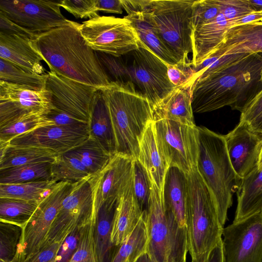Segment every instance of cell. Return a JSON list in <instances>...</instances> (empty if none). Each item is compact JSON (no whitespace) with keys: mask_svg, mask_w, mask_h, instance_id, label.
<instances>
[{"mask_svg":"<svg viewBox=\"0 0 262 262\" xmlns=\"http://www.w3.org/2000/svg\"><path fill=\"white\" fill-rule=\"evenodd\" d=\"M80 24L72 21L37 35L33 45L50 71L98 89L110 81L96 52L87 43L79 30Z\"/></svg>","mask_w":262,"mask_h":262,"instance_id":"obj_1","label":"cell"},{"mask_svg":"<svg viewBox=\"0 0 262 262\" xmlns=\"http://www.w3.org/2000/svg\"><path fill=\"white\" fill-rule=\"evenodd\" d=\"M261 69L262 55L255 54L195 81L191 89L193 112H209L226 106L241 112L260 90Z\"/></svg>","mask_w":262,"mask_h":262,"instance_id":"obj_2","label":"cell"},{"mask_svg":"<svg viewBox=\"0 0 262 262\" xmlns=\"http://www.w3.org/2000/svg\"><path fill=\"white\" fill-rule=\"evenodd\" d=\"M100 89L110 113L116 154L138 160L140 141L153 121L152 104L131 82H112Z\"/></svg>","mask_w":262,"mask_h":262,"instance_id":"obj_3","label":"cell"},{"mask_svg":"<svg viewBox=\"0 0 262 262\" xmlns=\"http://www.w3.org/2000/svg\"><path fill=\"white\" fill-rule=\"evenodd\" d=\"M185 230L191 262H207L212 250L222 240L215 202L196 167L186 174Z\"/></svg>","mask_w":262,"mask_h":262,"instance_id":"obj_4","label":"cell"},{"mask_svg":"<svg viewBox=\"0 0 262 262\" xmlns=\"http://www.w3.org/2000/svg\"><path fill=\"white\" fill-rule=\"evenodd\" d=\"M198 156L196 168L214 199L221 224L227 220L228 210L241 179L234 171L228 155L224 135L205 127L197 126Z\"/></svg>","mask_w":262,"mask_h":262,"instance_id":"obj_5","label":"cell"},{"mask_svg":"<svg viewBox=\"0 0 262 262\" xmlns=\"http://www.w3.org/2000/svg\"><path fill=\"white\" fill-rule=\"evenodd\" d=\"M150 181L147 254L152 262H186L188 251L185 228L180 226L173 212L165 205L162 191Z\"/></svg>","mask_w":262,"mask_h":262,"instance_id":"obj_6","label":"cell"},{"mask_svg":"<svg viewBox=\"0 0 262 262\" xmlns=\"http://www.w3.org/2000/svg\"><path fill=\"white\" fill-rule=\"evenodd\" d=\"M195 0H150L148 9L163 42L178 62L191 61Z\"/></svg>","mask_w":262,"mask_h":262,"instance_id":"obj_7","label":"cell"},{"mask_svg":"<svg viewBox=\"0 0 262 262\" xmlns=\"http://www.w3.org/2000/svg\"><path fill=\"white\" fill-rule=\"evenodd\" d=\"M129 54L128 61L122 60L121 82H132L153 107L176 87L169 79L167 64L143 44Z\"/></svg>","mask_w":262,"mask_h":262,"instance_id":"obj_8","label":"cell"},{"mask_svg":"<svg viewBox=\"0 0 262 262\" xmlns=\"http://www.w3.org/2000/svg\"><path fill=\"white\" fill-rule=\"evenodd\" d=\"M79 30L93 50L116 57L143 45L131 22L125 17L99 15L80 24Z\"/></svg>","mask_w":262,"mask_h":262,"instance_id":"obj_9","label":"cell"},{"mask_svg":"<svg viewBox=\"0 0 262 262\" xmlns=\"http://www.w3.org/2000/svg\"><path fill=\"white\" fill-rule=\"evenodd\" d=\"M73 187L72 183L59 182L40 202L29 219L20 227V234L11 262H23L38 251L45 241L63 200Z\"/></svg>","mask_w":262,"mask_h":262,"instance_id":"obj_10","label":"cell"},{"mask_svg":"<svg viewBox=\"0 0 262 262\" xmlns=\"http://www.w3.org/2000/svg\"><path fill=\"white\" fill-rule=\"evenodd\" d=\"M154 124L159 150L168 166L177 167L186 174L196 167L197 126L167 119L154 121Z\"/></svg>","mask_w":262,"mask_h":262,"instance_id":"obj_11","label":"cell"},{"mask_svg":"<svg viewBox=\"0 0 262 262\" xmlns=\"http://www.w3.org/2000/svg\"><path fill=\"white\" fill-rule=\"evenodd\" d=\"M60 1L0 0V13L36 36L68 25L60 10Z\"/></svg>","mask_w":262,"mask_h":262,"instance_id":"obj_12","label":"cell"},{"mask_svg":"<svg viewBox=\"0 0 262 262\" xmlns=\"http://www.w3.org/2000/svg\"><path fill=\"white\" fill-rule=\"evenodd\" d=\"M89 177L73 183L72 190L63 200L45 241L63 243L95 215Z\"/></svg>","mask_w":262,"mask_h":262,"instance_id":"obj_13","label":"cell"},{"mask_svg":"<svg viewBox=\"0 0 262 262\" xmlns=\"http://www.w3.org/2000/svg\"><path fill=\"white\" fill-rule=\"evenodd\" d=\"M225 262H262V212L222 231Z\"/></svg>","mask_w":262,"mask_h":262,"instance_id":"obj_14","label":"cell"},{"mask_svg":"<svg viewBox=\"0 0 262 262\" xmlns=\"http://www.w3.org/2000/svg\"><path fill=\"white\" fill-rule=\"evenodd\" d=\"M46 89L51 94L53 106L89 123L95 94L99 89L66 78L50 71Z\"/></svg>","mask_w":262,"mask_h":262,"instance_id":"obj_15","label":"cell"},{"mask_svg":"<svg viewBox=\"0 0 262 262\" xmlns=\"http://www.w3.org/2000/svg\"><path fill=\"white\" fill-rule=\"evenodd\" d=\"M53 106L45 90L0 80V128L32 113L46 114Z\"/></svg>","mask_w":262,"mask_h":262,"instance_id":"obj_16","label":"cell"},{"mask_svg":"<svg viewBox=\"0 0 262 262\" xmlns=\"http://www.w3.org/2000/svg\"><path fill=\"white\" fill-rule=\"evenodd\" d=\"M133 163L132 158L115 154L103 169L89 177L96 216L104 201L111 198H121L132 187Z\"/></svg>","mask_w":262,"mask_h":262,"instance_id":"obj_17","label":"cell"},{"mask_svg":"<svg viewBox=\"0 0 262 262\" xmlns=\"http://www.w3.org/2000/svg\"><path fill=\"white\" fill-rule=\"evenodd\" d=\"M224 137L231 164L241 179L258 169L262 151V133L239 121Z\"/></svg>","mask_w":262,"mask_h":262,"instance_id":"obj_18","label":"cell"},{"mask_svg":"<svg viewBox=\"0 0 262 262\" xmlns=\"http://www.w3.org/2000/svg\"><path fill=\"white\" fill-rule=\"evenodd\" d=\"M89 137L88 131L53 124L18 136L11 140L9 144L13 146L43 148L59 155L74 149Z\"/></svg>","mask_w":262,"mask_h":262,"instance_id":"obj_19","label":"cell"},{"mask_svg":"<svg viewBox=\"0 0 262 262\" xmlns=\"http://www.w3.org/2000/svg\"><path fill=\"white\" fill-rule=\"evenodd\" d=\"M32 39L15 34L0 33V58L25 70L46 74L42 58L33 45Z\"/></svg>","mask_w":262,"mask_h":262,"instance_id":"obj_20","label":"cell"},{"mask_svg":"<svg viewBox=\"0 0 262 262\" xmlns=\"http://www.w3.org/2000/svg\"><path fill=\"white\" fill-rule=\"evenodd\" d=\"M193 85L188 83L176 87L160 102L152 107L153 121L161 119L172 120L195 127L191 106V89Z\"/></svg>","mask_w":262,"mask_h":262,"instance_id":"obj_21","label":"cell"},{"mask_svg":"<svg viewBox=\"0 0 262 262\" xmlns=\"http://www.w3.org/2000/svg\"><path fill=\"white\" fill-rule=\"evenodd\" d=\"M213 53L223 55L261 54L262 24L250 23L230 28Z\"/></svg>","mask_w":262,"mask_h":262,"instance_id":"obj_22","label":"cell"},{"mask_svg":"<svg viewBox=\"0 0 262 262\" xmlns=\"http://www.w3.org/2000/svg\"><path fill=\"white\" fill-rule=\"evenodd\" d=\"M230 27L229 21L220 12L215 18L193 30L191 60L193 67L202 62L219 47Z\"/></svg>","mask_w":262,"mask_h":262,"instance_id":"obj_23","label":"cell"},{"mask_svg":"<svg viewBox=\"0 0 262 262\" xmlns=\"http://www.w3.org/2000/svg\"><path fill=\"white\" fill-rule=\"evenodd\" d=\"M148 7L124 17L131 22L140 41L149 50L167 65L177 63L178 60L162 39Z\"/></svg>","mask_w":262,"mask_h":262,"instance_id":"obj_24","label":"cell"},{"mask_svg":"<svg viewBox=\"0 0 262 262\" xmlns=\"http://www.w3.org/2000/svg\"><path fill=\"white\" fill-rule=\"evenodd\" d=\"M138 160L146 169L150 179L162 191L169 166L159 150L154 121L149 123L140 141Z\"/></svg>","mask_w":262,"mask_h":262,"instance_id":"obj_25","label":"cell"},{"mask_svg":"<svg viewBox=\"0 0 262 262\" xmlns=\"http://www.w3.org/2000/svg\"><path fill=\"white\" fill-rule=\"evenodd\" d=\"M187 185L186 174L177 167H169L162 191L163 201L165 205L173 212L183 228H185Z\"/></svg>","mask_w":262,"mask_h":262,"instance_id":"obj_26","label":"cell"},{"mask_svg":"<svg viewBox=\"0 0 262 262\" xmlns=\"http://www.w3.org/2000/svg\"><path fill=\"white\" fill-rule=\"evenodd\" d=\"M236 194L237 203L233 222L262 212V169H257L242 179Z\"/></svg>","mask_w":262,"mask_h":262,"instance_id":"obj_27","label":"cell"},{"mask_svg":"<svg viewBox=\"0 0 262 262\" xmlns=\"http://www.w3.org/2000/svg\"><path fill=\"white\" fill-rule=\"evenodd\" d=\"M142 212L134 196L132 185L120 198L116 210L111 236L113 245L119 246L125 241L136 226Z\"/></svg>","mask_w":262,"mask_h":262,"instance_id":"obj_28","label":"cell"},{"mask_svg":"<svg viewBox=\"0 0 262 262\" xmlns=\"http://www.w3.org/2000/svg\"><path fill=\"white\" fill-rule=\"evenodd\" d=\"M89 126L90 137L96 140L111 154H115V141L112 122L100 89L96 91L94 96Z\"/></svg>","mask_w":262,"mask_h":262,"instance_id":"obj_29","label":"cell"},{"mask_svg":"<svg viewBox=\"0 0 262 262\" xmlns=\"http://www.w3.org/2000/svg\"><path fill=\"white\" fill-rule=\"evenodd\" d=\"M58 156L43 148L13 146L0 141V170L33 163H52Z\"/></svg>","mask_w":262,"mask_h":262,"instance_id":"obj_30","label":"cell"},{"mask_svg":"<svg viewBox=\"0 0 262 262\" xmlns=\"http://www.w3.org/2000/svg\"><path fill=\"white\" fill-rule=\"evenodd\" d=\"M120 198L104 201L96 213L95 240L99 262H107L113 246L111 236L116 210Z\"/></svg>","mask_w":262,"mask_h":262,"instance_id":"obj_31","label":"cell"},{"mask_svg":"<svg viewBox=\"0 0 262 262\" xmlns=\"http://www.w3.org/2000/svg\"><path fill=\"white\" fill-rule=\"evenodd\" d=\"M148 242L147 212L143 211L136 226L119 246L110 262H137L147 253Z\"/></svg>","mask_w":262,"mask_h":262,"instance_id":"obj_32","label":"cell"},{"mask_svg":"<svg viewBox=\"0 0 262 262\" xmlns=\"http://www.w3.org/2000/svg\"><path fill=\"white\" fill-rule=\"evenodd\" d=\"M58 182L53 180L19 184H0V198H10L40 202Z\"/></svg>","mask_w":262,"mask_h":262,"instance_id":"obj_33","label":"cell"},{"mask_svg":"<svg viewBox=\"0 0 262 262\" xmlns=\"http://www.w3.org/2000/svg\"><path fill=\"white\" fill-rule=\"evenodd\" d=\"M52 179L57 182L76 183L91 176L88 169L72 151L58 155L51 165Z\"/></svg>","mask_w":262,"mask_h":262,"instance_id":"obj_34","label":"cell"},{"mask_svg":"<svg viewBox=\"0 0 262 262\" xmlns=\"http://www.w3.org/2000/svg\"><path fill=\"white\" fill-rule=\"evenodd\" d=\"M51 165V162H41L1 170L0 184H19L52 180Z\"/></svg>","mask_w":262,"mask_h":262,"instance_id":"obj_35","label":"cell"},{"mask_svg":"<svg viewBox=\"0 0 262 262\" xmlns=\"http://www.w3.org/2000/svg\"><path fill=\"white\" fill-rule=\"evenodd\" d=\"M71 151L79 159L91 175L103 169L114 155L90 137Z\"/></svg>","mask_w":262,"mask_h":262,"instance_id":"obj_36","label":"cell"},{"mask_svg":"<svg viewBox=\"0 0 262 262\" xmlns=\"http://www.w3.org/2000/svg\"><path fill=\"white\" fill-rule=\"evenodd\" d=\"M48 74H38L25 70L0 58V80L40 91L46 89Z\"/></svg>","mask_w":262,"mask_h":262,"instance_id":"obj_37","label":"cell"},{"mask_svg":"<svg viewBox=\"0 0 262 262\" xmlns=\"http://www.w3.org/2000/svg\"><path fill=\"white\" fill-rule=\"evenodd\" d=\"M40 203L15 199L0 198L1 222L14 224L20 227L29 219Z\"/></svg>","mask_w":262,"mask_h":262,"instance_id":"obj_38","label":"cell"},{"mask_svg":"<svg viewBox=\"0 0 262 262\" xmlns=\"http://www.w3.org/2000/svg\"><path fill=\"white\" fill-rule=\"evenodd\" d=\"M43 113L25 115L14 122L0 128V141L10 142L15 137L40 127L54 124Z\"/></svg>","mask_w":262,"mask_h":262,"instance_id":"obj_39","label":"cell"},{"mask_svg":"<svg viewBox=\"0 0 262 262\" xmlns=\"http://www.w3.org/2000/svg\"><path fill=\"white\" fill-rule=\"evenodd\" d=\"M95 215L79 228L77 248L72 258L77 262H99L95 240Z\"/></svg>","mask_w":262,"mask_h":262,"instance_id":"obj_40","label":"cell"},{"mask_svg":"<svg viewBox=\"0 0 262 262\" xmlns=\"http://www.w3.org/2000/svg\"><path fill=\"white\" fill-rule=\"evenodd\" d=\"M250 55L239 54L223 55L213 53L200 64L193 67L194 75L191 81L194 84L196 81L239 62Z\"/></svg>","mask_w":262,"mask_h":262,"instance_id":"obj_41","label":"cell"},{"mask_svg":"<svg viewBox=\"0 0 262 262\" xmlns=\"http://www.w3.org/2000/svg\"><path fill=\"white\" fill-rule=\"evenodd\" d=\"M151 184L145 168L138 160H134L133 191L142 212L148 210L151 196Z\"/></svg>","mask_w":262,"mask_h":262,"instance_id":"obj_42","label":"cell"},{"mask_svg":"<svg viewBox=\"0 0 262 262\" xmlns=\"http://www.w3.org/2000/svg\"><path fill=\"white\" fill-rule=\"evenodd\" d=\"M220 13L216 0L195 1L192 14L193 30L214 19Z\"/></svg>","mask_w":262,"mask_h":262,"instance_id":"obj_43","label":"cell"},{"mask_svg":"<svg viewBox=\"0 0 262 262\" xmlns=\"http://www.w3.org/2000/svg\"><path fill=\"white\" fill-rule=\"evenodd\" d=\"M97 0H63L59 5L76 18L90 19L99 16Z\"/></svg>","mask_w":262,"mask_h":262,"instance_id":"obj_44","label":"cell"},{"mask_svg":"<svg viewBox=\"0 0 262 262\" xmlns=\"http://www.w3.org/2000/svg\"><path fill=\"white\" fill-rule=\"evenodd\" d=\"M222 12L230 21L256 11L249 0H216Z\"/></svg>","mask_w":262,"mask_h":262,"instance_id":"obj_45","label":"cell"},{"mask_svg":"<svg viewBox=\"0 0 262 262\" xmlns=\"http://www.w3.org/2000/svg\"><path fill=\"white\" fill-rule=\"evenodd\" d=\"M167 67L169 79L176 87L188 83L194 77V71L191 61H180L174 64H167Z\"/></svg>","mask_w":262,"mask_h":262,"instance_id":"obj_46","label":"cell"},{"mask_svg":"<svg viewBox=\"0 0 262 262\" xmlns=\"http://www.w3.org/2000/svg\"><path fill=\"white\" fill-rule=\"evenodd\" d=\"M45 115L49 119L52 121L55 125L81 131L89 132L88 122L74 118L54 107Z\"/></svg>","mask_w":262,"mask_h":262,"instance_id":"obj_47","label":"cell"},{"mask_svg":"<svg viewBox=\"0 0 262 262\" xmlns=\"http://www.w3.org/2000/svg\"><path fill=\"white\" fill-rule=\"evenodd\" d=\"M262 112V88L245 104L241 112L240 121L250 124Z\"/></svg>","mask_w":262,"mask_h":262,"instance_id":"obj_48","label":"cell"},{"mask_svg":"<svg viewBox=\"0 0 262 262\" xmlns=\"http://www.w3.org/2000/svg\"><path fill=\"white\" fill-rule=\"evenodd\" d=\"M0 33L15 34L34 39L37 36L16 25L0 13Z\"/></svg>","mask_w":262,"mask_h":262,"instance_id":"obj_49","label":"cell"},{"mask_svg":"<svg viewBox=\"0 0 262 262\" xmlns=\"http://www.w3.org/2000/svg\"><path fill=\"white\" fill-rule=\"evenodd\" d=\"M97 6L99 11L115 14L123 13L121 0H97Z\"/></svg>","mask_w":262,"mask_h":262,"instance_id":"obj_50","label":"cell"},{"mask_svg":"<svg viewBox=\"0 0 262 262\" xmlns=\"http://www.w3.org/2000/svg\"><path fill=\"white\" fill-rule=\"evenodd\" d=\"M121 1L123 8L128 14L133 12H139L144 10L148 6L150 0H121Z\"/></svg>","mask_w":262,"mask_h":262,"instance_id":"obj_51","label":"cell"},{"mask_svg":"<svg viewBox=\"0 0 262 262\" xmlns=\"http://www.w3.org/2000/svg\"><path fill=\"white\" fill-rule=\"evenodd\" d=\"M207 262H225L222 240L211 252Z\"/></svg>","mask_w":262,"mask_h":262,"instance_id":"obj_52","label":"cell"},{"mask_svg":"<svg viewBox=\"0 0 262 262\" xmlns=\"http://www.w3.org/2000/svg\"><path fill=\"white\" fill-rule=\"evenodd\" d=\"M248 125L253 130L262 133V112L253 122Z\"/></svg>","mask_w":262,"mask_h":262,"instance_id":"obj_53","label":"cell"},{"mask_svg":"<svg viewBox=\"0 0 262 262\" xmlns=\"http://www.w3.org/2000/svg\"><path fill=\"white\" fill-rule=\"evenodd\" d=\"M137 262H152L147 253L141 256Z\"/></svg>","mask_w":262,"mask_h":262,"instance_id":"obj_54","label":"cell"},{"mask_svg":"<svg viewBox=\"0 0 262 262\" xmlns=\"http://www.w3.org/2000/svg\"><path fill=\"white\" fill-rule=\"evenodd\" d=\"M258 169L259 170L262 169V151L260 157Z\"/></svg>","mask_w":262,"mask_h":262,"instance_id":"obj_55","label":"cell"},{"mask_svg":"<svg viewBox=\"0 0 262 262\" xmlns=\"http://www.w3.org/2000/svg\"><path fill=\"white\" fill-rule=\"evenodd\" d=\"M252 23H259V24H262V19H260L258 21L252 22Z\"/></svg>","mask_w":262,"mask_h":262,"instance_id":"obj_56","label":"cell"},{"mask_svg":"<svg viewBox=\"0 0 262 262\" xmlns=\"http://www.w3.org/2000/svg\"><path fill=\"white\" fill-rule=\"evenodd\" d=\"M260 81L262 82V69L260 72Z\"/></svg>","mask_w":262,"mask_h":262,"instance_id":"obj_57","label":"cell"},{"mask_svg":"<svg viewBox=\"0 0 262 262\" xmlns=\"http://www.w3.org/2000/svg\"><path fill=\"white\" fill-rule=\"evenodd\" d=\"M69 262H77V261L71 259Z\"/></svg>","mask_w":262,"mask_h":262,"instance_id":"obj_58","label":"cell"},{"mask_svg":"<svg viewBox=\"0 0 262 262\" xmlns=\"http://www.w3.org/2000/svg\"><path fill=\"white\" fill-rule=\"evenodd\" d=\"M5 262H11V261H5Z\"/></svg>","mask_w":262,"mask_h":262,"instance_id":"obj_59","label":"cell"}]
</instances>
